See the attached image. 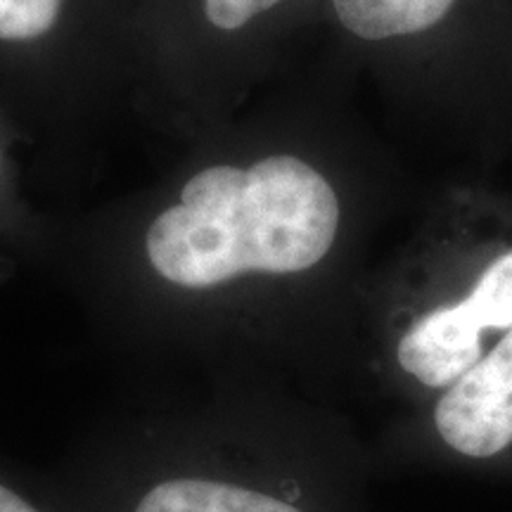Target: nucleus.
Masks as SVG:
<instances>
[{"instance_id": "f257e3e1", "label": "nucleus", "mask_w": 512, "mask_h": 512, "mask_svg": "<svg viewBox=\"0 0 512 512\" xmlns=\"http://www.w3.org/2000/svg\"><path fill=\"white\" fill-rule=\"evenodd\" d=\"M337 230L328 178L304 159L273 155L249 169L209 166L192 176L181 202L152 221L145 249L164 280L207 290L247 273L309 271Z\"/></svg>"}, {"instance_id": "f03ea898", "label": "nucleus", "mask_w": 512, "mask_h": 512, "mask_svg": "<svg viewBox=\"0 0 512 512\" xmlns=\"http://www.w3.org/2000/svg\"><path fill=\"white\" fill-rule=\"evenodd\" d=\"M486 330H512V249L484 266L463 299L415 320L396 361L427 387H451L479 363Z\"/></svg>"}, {"instance_id": "7ed1b4c3", "label": "nucleus", "mask_w": 512, "mask_h": 512, "mask_svg": "<svg viewBox=\"0 0 512 512\" xmlns=\"http://www.w3.org/2000/svg\"><path fill=\"white\" fill-rule=\"evenodd\" d=\"M434 425L453 451L470 458L496 456L512 444V330L448 387Z\"/></svg>"}, {"instance_id": "20e7f679", "label": "nucleus", "mask_w": 512, "mask_h": 512, "mask_svg": "<svg viewBox=\"0 0 512 512\" xmlns=\"http://www.w3.org/2000/svg\"><path fill=\"white\" fill-rule=\"evenodd\" d=\"M136 512H302L294 505L268 496L264 491L245 489L214 479L178 477L152 486L140 498Z\"/></svg>"}, {"instance_id": "39448f33", "label": "nucleus", "mask_w": 512, "mask_h": 512, "mask_svg": "<svg viewBox=\"0 0 512 512\" xmlns=\"http://www.w3.org/2000/svg\"><path fill=\"white\" fill-rule=\"evenodd\" d=\"M458 0H332L342 27L363 41L420 36L448 19Z\"/></svg>"}, {"instance_id": "423d86ee", "label": "nucleus", "mask_w": 512, "mask_h": 512, "mask_svg": "<svg viewBox=\"0 0 512 512\" xmlns=\"http://www.w3.org/2000/svg\"><path fill=\"white\" fill-rule=\"evenodd\" d=\"M62 0H0V38L29 41L53 29Z\"/></svg>"}, {"instance_id": "0eeeda50", "label": "nucleus", "mask_w": 512, "mask_h": 512, "mask_svg": "<svg viewBox=\"0 0 512 512\" xmlns=\"http://www.w3.org/2000/svg\"><path fill=\"white\" fill-rule=\"evenodd\" d=\"M283 0H204L209 22L214 27L235 31L245 27L249 19H254L261 12L275 8Z\"/></svg>"}, {"instance_id": "6e6552de", "label": "nucleus", "mask_w": 512, "mask_h": 512, "mask_svg": "<svg viewBox=\"0 0 512 512\" xmlns=\"http://www.w3.org/2000/svg\"><path fill=\"white\" fill-rule=\"evenodd\" d=\"M0 512H38L34 505H29L22 496L10 491L8 486L0 484Z\"/></svg>"}]
</instances>
